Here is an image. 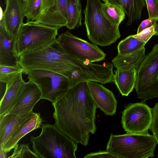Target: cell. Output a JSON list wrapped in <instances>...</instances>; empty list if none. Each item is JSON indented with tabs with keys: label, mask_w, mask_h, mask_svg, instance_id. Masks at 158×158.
I'll return each mask as SVG.
<instances>
[{
	"label": "cell",
	"mask_w": 158,
	"mask_h": 158,
	"mask_svg": "<svg viewBox=\"0 0 158 158\" xmlns=\"http://www.w3.org/2000/svg\"><path fill=\"white\" fill-rule=\"evenodd\" d=\"M52 105L56 126L75 142L86 146L90 134L96 131L97 108L86 82L69 88Z\"/></svg>",
	"instance_id": "1"
},
{
	"label": "cell",
	"mask_w": 158,
	"mask_h": 158,
	"mask_svg": "<svg viewBox=\"0 0 158 158\" xmlns=\"http://www.w3.org/2000/svg\"><path fill=\"white\" fill-rule=\"evenodd\" d=\"M73 56L66 52L57 41L42 48L20 56L19 64L23 73L37 69L50 71L66 77L70 72Z\"/></svg>",
	"instance_id": "2"
},
{
	"label": "cell",
	"mask_w": 158,
	"mask_h": 158,
	"mask_svg": "<svg viewBox=\"0 0 158 158\" xmlns=\"http://www.w3.org/2000/svg\"><path fill=\"white\" fill-rule=\"evenodd\" d=\"M40 135L31 137L34 152L40 158H76L78 143L61 131L54 125L42 124Z\"/></svg>",
	"instance_id": "3"
},
{
	"label": "cell",
	"mask_w": 158,
	"mask_h": 158,
	"mask_svg": "<svg viewBox=\"0 0 158 158\" xmlns=\"http://www.w3.org/2000/svg\"><path fill=\"white\" fill-rule=\"evenodd\" d=\"M157 144L154 135L148 133L118 135L111 133L106 150L118 158H148L155 156Z\"/></svg>",
	"instance_id": "4"
},
{
	"label": "cell",
	"mask_w": 158,
	"mask_h": 158,
	"mask_svg": "<svg viewBox=\"0 0 158 158\" xmlns=\"http://www.w3.org/2000/svg\"><path fill=\"white\" fill-rule=\"evenodd\" d=\"M100 0H86L84 22L89 40L96 45L107 46L120 37L118 27L112 24L103 13Z\"/></svg>",
	"instance_id": "5"
},
{
	"label": "cell",
	"mask_w": 158,
	"mask_h": 158,
	"mask_svg": "<svg viewBox=\"0 0 158 158\" xmlns=\"http://www.w3.org/2000/svg\"><path fill=\"white\" fill-rule=\"evenodd\" d=\"M58 29L35 23H23L16 41L19 56L35 51L56 40Z\"/></svg>",
	"instance_id": "6"
},
{
	"label": "cell",
	"mask_w": 158,
	"mask_h": 158,
	"mask_svg": "<svg viewBox=\"0 0 158 158\" xmlns=\"http://www.w3.org/2000/svg\"><path fill=\"white\" fill-rule=\"evenodd\" d=\"M158 44L145 55L137 69L135 89L141 102L158 98Z\"/></svg>",
	"instance_id": "7"
},
{
	"label": "cell",
	"mask_w": 158,
	"mask_h": 158,
	"mask_svg": "<svg viewBox=\"0 0 158 158\" xmlns=\"http://www.w3.org/2000/svg\"><path fill=\"white\" fill-rule=\"evenodd\" d=\"M27 75L29 81L35 83L40 89L41 99L52 103L64 95L69 88L67 78L57 73L37 69L29 72Z\"/></svg>",
	"instance_id": "8"
},
{
	"label": "cell",
	"mask_w": 158,
	"mask_h": 158,
	"mask_svg": "<svg viewBox=\"0 0 158 158\" xmlns=\"http://www.w3.org/2000/svg\"><path fill=\"white\" fill-rule=\"evenodd\" d=\"M56 40L66 52L82 60L94 63L105 59L106 54L95 44L77 37L69 31L61 33Z\"/></svg>",
	"instance_id": "9"
},
{
	"label": "cell",
	"mask_w": 158,
	"mask_h": 158,
	"mask_svg": "<svg viewBox=\"0 0 158 158\" xmlns=\"http://www.w3.org/2000/svg\"><path fill=\"white\" fill-rule=\"evenodd\" d=\"M121 124L127 133L140 134L148 132L152 123V108L145 103H131L125 106L122 112Z\"/></svg>",
	"instance_id": "10"
},
{
	"label": "cell",
	"mask_w": 158,
	"mask_h": 158,
	"mask_svg": "<svg viewBox=\"0 0 158 158\" xmlns=\"http://www.w3.org/2000/svg\"><path fill=\"white\" fill-rule=\"evenodd\" d=\"M6 8L1 18L0 26L16 41L25 17L22 0H6Z\"/></svg>",
	"instance_id": "11"
},
{
	"label": "cell",
	"mask_w": 158,
	"mask_h": 158,
	"mask_svg": "<svg viewBox=\"0 0 158 158\" xmlns=\"http://www.w3.org/2000/svg\"><path fill=\"white\" fill-rule=\"evenodd\" d=\"M41 96L40 90L35 83L31 81H24L15 105L6 114L22 115L32 110L36 104L41 99Z\"/></svg>",
	"instance_id": "12"
},
{
	"label": "cell",
	"mask_w": 158,
	"mask_h": 158,
	"mask_svg": "<svg viewBox=\"0 0 158 158\" xmlns=\"http://www.w3.org/2000/svg\"><path fill=\"white\" fill-rule=\"evenodd\" d=\"M91 96L97 108L106 115L112 116L116 112L117 102L113 93L97 82H86Z\"/></svg>",
	"instance_id": "13"
},
{
	"label": "cell",
	"mask_w": 158,
	"mask_h": 158,
	"mask_svg": "<svg viewBox=\"0 0 158 158\" xmlns=\"http://www.w3.org/2000/svg\"><path fill=\"white\" fill-rule=\"evenodd\" d=\"M67 0H54L53 6L34 22L58 30L66 26L68 19Z\"/></svg>",
	"instance_id": "14"
},
{
	"label": "cell",
	"mask_w": 158,
	"mask_h": 158,
	"mask_svg": "<svg viewBox=\"0 0 158 158\" xmlns=\"http://www.w3.org/2000/svg\"><path fill=\"white\" fill-rule=\"evenodd\" d=\"M19 59L16 41L0 26V65H16Z\"/></svg>",
	"instance_id": "15"
},
{
	"label": "cell",
	"mask_w": 158,
	"mask_h": 158,
	"mask_svg": "<svg viewBox=\"0 0 158 158\" xmlns=\"http://www.w3.org/2000/svg\"><path fill=\"white\" fill-rule=\"evenodd\" d=\"M33 110L22 115L7 114L0 115V150L19 126L33 113Z\"/></svg>",
	"instance_id": "16"
},
{
	"label": "cell",
	"mask_w": 158,
	"mask_h": 158,
	"mask_svg": "<svg viewBox=\"0 0 158 158\" xmlns=\"http://www.w3.org/2000/svg\"><path fill=\"white\" fill-rule=\"evenodd\" d=\"M42 119L39 113H33L27 118L13 132L5 144L3 150L8 153L14 149L19 140L26 135L42 125Z\"/></svg>",
	"instance_id": "17"
},
{
	"label": "cell",
	"mask_w": 158,
	"mask_h": 158,
	"mask_svg": "<svg viewBox=\"0 0 158 158\" xmlns=\"http://www.w3.org/2000/svg\"><path fill=\"white\" fill-rule=\"evenodd\" d=\"M21 72L10 80L6 84L4 94L0 103V115L6 114L13 107L20 91L24 81Z\"/></svg>",
	"instance_id": "18"
},
{
	"label": "cell",
	"mask_w": 158,
	"mask_h": 158,
	"mask_svg": "<svg viewBox=\"0 0 158 158\" xmlns=\"http://www.w3.org/2000/svg\"><path fill=\"white\" fill-rule=\"evenodd\" d=\"M114 82L122 96H127L135 88L137 78V69L132 68L127 70L117 69Z\"/></svg>",
	"instance_id": "19"
},
{
	"label": "cell",
	"mask_w": 158,
	"mask_h": 158,
	"mask_svg": "<svg viewBox=\"0 0 158 158\" xmlns=\"http://www.w3.org/2000/svg\"><path fill=\"white\" fill-rule=\"evenodd\" d=\"M145 50L143 47L126 54H118L112 60V63L117 69L127 70L134 68L137 69L145 56Z\"/></svg>",
	"instance_id": "20"
},
{
	"label": "cell",
	"mask_w": 158,
	"mask_h": 158,
	"mask_svg": "<svg viewBox=\"0 0 158 158\" xmlns=\"http://www.w3.org/2000/svg\"><path fill=\"white\" fill-rule=\"evenodd\" d=\"M111 4L121 7L128 18L127 26L140 19L142 11L145 6L144 0H107Z\"/></svg>",
	"instance_id": "21"
},
{
	"label": "cell",
	"mask_w": 158,
	"mask_h": 158,
	"mask_svg": "<svg viewBox=\"0 0 158 158\" xmlns=\"http://www.w3.org/2000/svg\"><path fill=\"white\" fill-rule=\"evenodd\" d=\"M68 19L66 27L69 29L82 25V10L80 0H67Z\"/></svg>",
	"instance_id": "22"
},
{
	"label": "cell",
	"mask_w": 158,
	"mask_h": 158,
	"mask_svg": "<svg viewBox=\"0 0 158 158\" xmlns=\"http://www.w3.org/2000/svg\"><path fill=\"white\" fill-rule=\"evenodd\" d=\"M101 10L107 19L116 27H119L125 17L126 14L121 7L110 3H102Z\"/></svg>",
	"instance_id": "23"
},
{
	"label": "cell",
	"mask_w": 158,
	"mask_h": 158,
	"mask_svg": "<svg viewBox=\"0 0 158 158\" xmlns=\"http://www.w3.org/2000/svg\"><path fill=\"white\" fill-rule=\"evenodd\" d=\"M42 0H22L23 8L27 22L35 21L40 15Z\"/></svg>",
	"instance_id": "24"
},
{
	"label": "cell",
	"mask_w": 158,
	"mask_h": 158,
	"mask_svg": "<svg viewBox=\"0 0 158 158\" xmlns=\"http://www.w3.org/2000/svg\"><path fill=\"white\" fill-rule=\"evenodd\" d=\"M146 44L130 35L118 43L117 49L118 54L122 55L126 54L144 47Z\"/></svg>",
	"instance_id": "25"
},
{
	"label": "cell",
	"mask_w": 158,
	"mask_h": 158,
	"mask_svg": "<svg viewBox=\"0 0 158 158\" xmlns=\"http://www.w3.org/2000/svg\"><path fill=\"white\" fill-rule=\"evenodd\" d=\"M19 64L13 66L0 65V81L6 84L18 74L23 72Z\"/></svg>",
	"instance_id": "26"
},
{
	"label": "cell",
	"mask_w": 158,
	"mask_h": 158,
	"mask_svg": "<svg viewBox=\"0 0 158 158\" xmlns=\"http://www.w3.org/2000/svg\"><path fill=\"white\" fill-rule=\"evenodd\" d=\"M29 143L19 144H17L14 148L13 154L9 158H40V156L34 152L31 151Z\"/></svg>",
	"instance_id": "27"
},
{
	"label": "cell",
	"mask_w": 158,
	"mask_h": 158,
	"mask_svg": "<svg viewBox=\"0 0 158 158\" xmlns=\"http://www.w3.org/2000/svg\"><path fill=\"white\" fill-rule=\"evenodd\" d=\"M148 19L158 21V0H145Z\"/></svg>",
	"instance_id": "28"
},
{
	"label": "cell",
	"mask_w": 158,
	"mask_h": 158,
	"mask_svg": "<svg viewBox=\"0 0 158 158\" xmlns=\"http://www.w3.org/2000/svg\"><path fill=\"white\" fill-rule=\"evenodd\" d=\"M152 120L149 130L152 133L158 144V102L152 108Z\"/></svg>",
	"instance_id": "29"
},
{
	"label": "cell",
	"mask_w": 158,
	"mask_h": 158,
	"mask_svg": "<svg viewBox=\"0 0 158 158\" xmlns=\"http://www.w3.org/2000/svg\"><path fill=\"white\" fill-rule=\"evenodd\" d=\"M155 25L146 28L139 33L133 35L139 41L146 44L152 36L154 35L155 33Z\"/></svg>",
	"instance_id": "30"
},
{
	"label": "cell",
	"mask_w": 158,
	"mask_h": 158,
	"mask_svg": "<svg viewBox=\"0 0 158 158\" xmlns=\"http://www.w3.org/2000/svg\"><path fill=\"white\" fill-rule=\"evenodd\" d=\"M84 158H118L116 156L106 150H100L95 152H92L88 154Z\"/></svg>",
	"instance_id": "31"
},
{
	"label": "cell",
	"mask_w": 158,
	"mask_h": 158,
	"mask_svg": "<svg viewBox=\"0 0 158 158\" xmlns=\"http://www.w3.org/2000/svg\"><path fill=\"white\" fill-rule=\"evenodd\" d=\"M157 21L154 19H148L142 21L139 26L137 31V33H139L143 30L150 27L155 25Z\"/></svg>",
	"instance_id": "32"
},
{
	"label": "cell",
	"mask_w": 158,
	"mask_h": 158,
	"mask_svg": "<svg viewBox=\"0 0 158 158\" xmlns=\"http://www.w3.org/2000/svg\"><path fill=\"white\" fill-rule=\"evenodd\" d=\"M54 0H42V5L41 15L45 13L53 5Z\"/></svg>",
	"instance_id": "33"
},
{
	"label": "cell",
	"mask_w": 158,
	"mask_h": 158,
	"mask_svg": "<svg viewBox=\"0 0 158 158\" xmlns=\"http://www.w3.org/2000/svg\"><path fill=\"white\" fill-rule=\"evenodd\" d=\"M7 153L4 152L3 151L0 150V158H7Z\"/></svg>",
	"instance_id": "34"
},
{
	"label": "cell",
	"mask_w": 158,
	"mask_h": 158,
	"mask_svg": "<svg viewBox=\"0 0 158 158\" xmlns=\"http://www.w3.org/2000/svg\"><path fill=\"white\" fill-rule=\"evenodd\" d=\"M154 26L155 33L154 35H158V21H157Z\"/></svg>",
	"instance_id": "35"
},
{
	"label": "cell",
	"mask_w": 158,
	"mask_h": 158,
	"mask_svg": "<svg viewBox=\"0 0 158 158\" xmlns=\"http://www.w3.org/2000/svg\"><path fill=\"white\" fill-rule=\"evenodd\" d=\"M102 1L105 2V3L108 4L109 3L107 0H102Z\"/></svg>",
	"instance_id": "36"
},
{
	"label": "cell",
	"mask_w": 158,
	"mask_h": 158,
	"mask_svg": "<svg viewBox=\"0 0 158 158\" xmlns=\"http://www.w3.org/2000/svg\"><path fill=\"white\" fill-rule=\"evenodd\" d=\"M156 78H157V79L158 80V75L157 76Z\"/></svg>",
	"instance_id": "37"
},
{
	"label": "cell",
	"mask_w": 158,
	"mask_h": 158,
	"mask_svg": "<svg viewBox=\"0 0 158 158\" xmlns=\"http://www.w3.org/2000/svg\"><path fill=\"white\" fill-rule=\"evenodd\" d=\"M157 158H158V156H157Z\"/></svg>",
	"instance_id": "38"
}]
</instances>
